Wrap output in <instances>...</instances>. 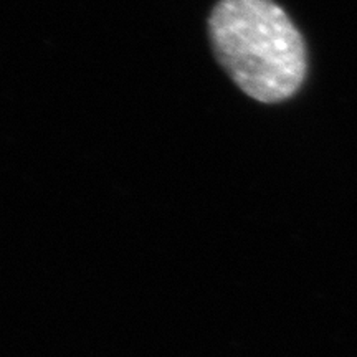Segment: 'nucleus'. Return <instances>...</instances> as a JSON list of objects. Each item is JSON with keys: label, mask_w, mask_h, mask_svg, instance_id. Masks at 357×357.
Masks as SVG:
<instances>
[{"label": "nucleus", "mask_w": 357, "mask_h": 357, "mask_svg": "<svg viewBox=\"0 0 357 357\" xmlns=\"http://www.w3.org/2000/svg\"><path fill=\"white\" fill-rule=\"evenodd\" d=\"M208 33L223 70L253 100L287 101L305 83V38L273 0H220Z\"/></svg>", "instance_id": "nucleus-1"}]
</instances>
